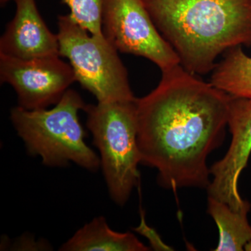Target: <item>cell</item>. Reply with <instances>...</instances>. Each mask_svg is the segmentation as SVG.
I'll return each mask as SVG.
<instances>
[{"instance_id":"6","label":"cell","mask_w":251,"mask_h":251,"mask_svg":"<svg viewBox=\"0 0 251 251\" xmlns=\"http://www.w3.org/2000/svg\"><path fill=\"white\" fill-rule=\"evenodd\" d=\"M102 31L119 52L145 57L162 72L180 64L177 54L157 29L143 0H105Z\"/></svg>"},{"instance_id":"11","label":"cell","mask_w":251,"mask_h":251,"mask_svg":"<svg viewBox=\"0 0 251 251\" xmlns=\"http://www.w3.org/2000/svg\"><path fill=\"white\" fill-rule=\"evenodd\" d=\"M210 83L236 98L251 100V57L242 46L227 50L212 70Z\"/></svg>"},{"instance_id":"10","label":"cell","mask_w":251,"mask_h":251,"mask_svg":"<svg viewBox=\"0 0 251 251\" xmlns=\"http://www.w3.org/2000/svg\"><path fill=\"white\" fill-rule=\"evenodd\" d=\"M63 251H148L131 232H115L106 220L99 216L78 229L60 247Z\"/></svg>"},{"instance_id":"14","label":"cell","mask_w":251,"mask_h":251,"mask_svg":"<svg viewBox=\"0 0 251 251\" xmlns=\"http://www.w3.org/2000/svg\"><path fill=\"white\" fill-rule=\"evenodd\" d=\"M145 214L141 211V222L140 226L134 228L137 232L148 238L151 247L156 251H173L172 248L168 247L162 242L161 237L155 231V229L149 227L145 222Z\"/></svg>"},{"instance_id":"7","label":"cell","mask_w":251,"mask_h":251,"mask_svg":"<svg viewBox=\"0 0 251 251\" xmlns=\"http://www.w3.org/2000/svg\"><path fill=\"white\" fill-rule=\"evenodd\" d=\"M0 81L13 87L18 106L34 110L55 105L76 78L60 56L19 59L0 54Z\"/></svg>"},{"instance_id":"5","label":"cell","mask_w":251,"mask_h":251,"mask_svg":"<svg viewBox=\"0 0 251 251\" xmlns=\"http://www.w3.org/2000/svg\"><path fill=\"white\" fill-rule=\"evenodd\" d=\"M59 54L69 59L76 82L99 103L134 101L119 51L103 35H94L70 15L58 17Z\"/></svg>"},{"instance_id":"15","label":"cell","mask_w":251,"mask_h":251,"mask_svg":"<svg viewBox=\"0 0 251 251\" xmlns=\"http://www.w3.org/2000/svg\"><path fill=\"white\" fill-rule=\"evenodd\" d=\"M11 1V0H0V4H1V6H4Z\"/></svg>"},{"instance_id":"8","label":"cell","mask_w":251,"mask_h":251,"mask_svg":"<svg viewBox=\"0 0 251 251\" xmlns=\"http://www.w3.org/2000/svg\"><path fill=\"white\" fill-rule=\"evenodd\" d=\"M227 126L232 140L224 158L209 168L213 179L208 193L234 211L251 209L239 194L238 182L251 153V100L231 97Z\"/></svg>"},{"instance_id":"16","label":"cell","mask_w":251,"mask_h":251,"mask_svg":"<svg viewBox=\"0 0 251 251\" xmlns=\"http://www.w3.org/2000/svg\"><path fill=\"white\" fill-rule=\"evenodd\" d=\"M244 251H251V241L250 242L248 243L247 245H246Z\"/></svg>"},{"instance_id":"1","label":"cell","mask_w":251,"mask_h":251,"mask_svg":"<svg viewBox=\"0 0 251 251\" xmlns=\"http://www.w3.org/2000/svg\"><path fill=\"white\" fill-rule=\"evenodd\" d=\"M162 74L135 100L141 163L156 168L163 187L208 188L206 160L223 143L231 97L180 64Z\"/></svg>"},{"instance_id":"4","label":"cell","mask_w":251,"mask_h":251,"mask_svg":"<svg viewBox=\"0 0 251 251\" xmlns=\"http://www.w3.org/2000/svg\"><path fill=\"white\" fill-rule=\"evenodd\" d=\"M136 100V99H135ZM134 101L86 105L87 127L100 153V167L112 201L122 206L138 184L141 158Z\"/></svg>"},{"instance_id":"9","label":"cell","mask_w":251,"mask_h":251,"mask_svg":"<svg viewBox=\"0 0 251 251\" xmlns=\"http://www.w3.org/2000/svg\"><path fill=\"white\" fill-rule=\"evenodd\" d=\"M14 17L0 39V54L19 59L60 56L58 36L39 13L35 0H14Z\"/></svg>"},{"instance_id":"12","label":"cell","mask_w":251,"mask_h":251,"mask_svg":"<svg viewBox=\"0 0 251 251\" xmlns=\"http://www.w3.org/2000/svg\"><path fill=\"white\" fill-rule=\"evenodd\" d=\"M250 209L234 211L226 203L209 196L208 213L219 229L216 251H242L251 241V226L247 219Z\"/></svg>"},{"instance_id":"13","label":"cell","mask_w":251,"mask_h":251,"mask_svg":"<svg viewBox=\"0 0 251 251\" xmlns=\"http://www.w3.org/2000/svg\"><path fill=\"white\" fill-rule=\"evenodd\" d=\"M105 0H62L71 17L94 35H103L102 15Z\"/></svg>"},{"instance_id":"3","label":"cell","mask_w":251,"mask_h":251,"mask_svg":"<svg viewBox=\"0 0 251 251\" xmlns=\"http://www.w3.org/2000/svg\"><path fill=\"white\" fill-rule=\"evenodd\" d=\"M86 104L76 91L68 90L51 109L29 110L15 107L10 119L28 152L49 167L70 162L90 172L98 171L100 157L85 143L78 113Z\"/></svg>"},{"instance_id":"2","label":"cell","mask_w":251,"mask_h":251,"mask_svg":"<svg viewBox=\"0 0 251 251\" xmlns=\"http://www.w3.org/2000/svg\"><path fill=\"white\" fill-rule=\"evenodd\" d=\"M180 65L203 75L227 50L251 46V0H143Z\"/></svg>"}]
</instances>
